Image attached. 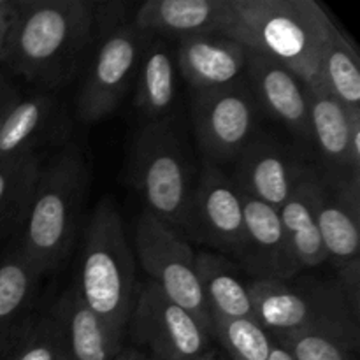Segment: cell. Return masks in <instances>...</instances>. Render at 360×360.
Wrapping results in <instances>:
<instances>
[{
  "mask_svg": "<svg viewBox=\"0 0 360 360\" xmlns=\"http://www.w3.org/2000/svg\"><path fill=\"white\" fill-rule=\"evenodd\" d=\"M97 35L94 2L18 0V20L6 63L39 90H58L86 60Z\"/></svg>",
  "mask_w": 360,
  "mask_h": 360,
  "instance_id": "cell-1",
  "label": "cell"
},
{
  "mask_svg": "<svg viewBox=\"0 0 360 360\" xmlns=\"http://www.w3.org/2000/svg\"><path fill=\"white\" fill-rule=\"evenodd\" d=\"M334 30L315 0H227L220 34L278 60L306 86L320 81V56Z\"/></svg>",
  "mask_w": 360,
  "mask_h": 360,
  "instance_id": "cell-2",
  "label": "cell"
},
{
  "mask_svg": "<svg viewBox=\"0 0 360 360\" xmlns=\"http://www.w3.org/2000/svg\"><path fill=\"white\" fill-rule=\"evenodd\" d=\"M88 165L76 144H67L42 165L20 231L21 252L42 276L58 269L76 241L88 192Z\"/></svg>",
  "mask_w": 360,
  "mask_h": 360,
  "instance_id": "cell-3",
  "label": "cell"
},
{
  "mask_svg": "<svg viewBox=\"0 0 360 360\" xmlns=\"http://www.w3.org/2000/svg\"><path fill=\"white\" fill-rule=\"evenodd\" d=\"M74 288L109 333L123 341L134 306V257L111 197L98 200L88 218Z\"/></svg>",
  "mask_w": 360,
  "mask_h": 360,
  "instance_id": "cell-4",
  "label": "cell"
},
{
  "mask_svg": "<svg viewBox=\"0 0 360 360\" xmlns=\"http://www.w3.org/2000/svg\"><path fill=\"white\" fill-rule=\"evenodd\" d=\"M130 174L146 213L181 231L195 183L174 120L148 122L141 129L132 144Z\"/></svg>",
  "mask_w": 360,
  "mask_h": 360,
  "instance_id": "cell-5",
  "label": "cell"
},
{
  "mask_svg": "<svg viewBox=\"0 0 360 360\" xmlns=\"http://www.w3.org/2000/svg\"><path fill=\"white\" fill-rule=\"evenodd\" d=\"M250 297L255 320L274 340L304 330L359 338V320L336 280H250Z\"/></svg>",
  "mask_w": 360,
  "mask_h": 360,
  "instance_id": "cell-6",
  "label": "cell"
},
{
  "mask_svg": "<svg viewBox=\"0 0 360 360\" xmlns=\"http://www.w3.org/2000/svg\"><path fill=\"white\" fill-rule=\"evenodd\" d=\"M101 41L76 94V115L86 123L108 118L136 77L150 35L134 21H118L98 30Z\"/></svg>",
  "mask_w": 360,
  "mask_h": 360,
  "instance_id": "cell-7",
  "label": "cell"
},
{
  "mask_svg": "<svg viewBox=\"0 0 360 360\" xmlns=\"http://www.w3.org/2000/svg\"><path fill=\"white\" fill-rule=\"evenodd\" d=\"M136 252L144 271L150 274V281L213 334L197 280L195 252L185 238L171 225L144 211L136 224Z\"/></svg>",
  "mask_w": 360,
  "mask_h": 360,
  "instance_id": "cell-8",
  "label": "cell"
},
{
  "mask_svg": "<svg viewBox=\"0 0 360 360\" xmlns=\"http://www.w3.org/2000/svg\"><path fill=\"white\" fill-rule=\"evenodd\" d=\"M134 341L151 360H200L211 350L213 334L186 309L172 302L153 281L144 283L129 319Z\"/></svg>",
  "mask_w": 360,
  "mask_h": 360,
  "instance_id": "cell-9",
  "label": "cell"
},
{
  "mask_svg": "<svg viewBox=\"0 0 360 360\" xmlns=\"http://www.w3.org/2000/svg\"><path fill=\"white\" fill-rule=\"evenodd\" d=\"M257 101L246 79L200 91L193 102V130L204 160L234 162L255 137Z\"/></svg>",
  "mask_w": 360,
  "mask_h": 360,
  "instance_id": "cell-10",
  "label": "cell"
},
{
  "mask_svg": "<svg viewBox=\"0 0 360 360\" xmlns=\"http://www.w3.org/2000/svg\"><path fill=\"white\" fill-rule=\"evenodd\" d=\"M181 231L221 255L239 259L245 232L241 192L218 164L204 160Z\"/></svg>",
  "mask_w": 360,
  "mask_h": 360,
  "instance_id": "cell-11",
  "label": "cell"
},
{
  "mask_svg": "<svg viewBox=\"0 0 360 360\" xmlns=\"http://www.w3.org/2000/svg\"><path fill=\"white\" fill-rule=\"evenodd\" d=\"M294 150L269 136H255L234 160L231 179L252 199L280 210L308 169Z\"/></svg>",
  "mask_w": 360,
  "mask_h": 360,
  "instance_id": "cell-12",
  "label": "cell"
},
{
  "mask_svg": "<svg viewBox=\"0 0 360 360\" xmlns=\"http://www.w3.org/2000/svg\"><path fill=\"white\" fill-rule=\"evenodd\" d=\"M245 232L238 266L252 280H294L301 271L278 210L241 193Z\"/></svg>",
  "mask_w": 360,
  "mask_h": 360,
  "instance_id": "cell-13",
  "label": "cell"
},
{
  "mask_svg": "<svg viewBox=\"0 0 360 360\" xmlns=\"http://www.w3.org/2000/svg\"><path fill=\"white\" fill-rule=\"evenodd\" d=\"M245 79L257 104L280 120L295 137L311 144L306 86L290 69L271 56L246 49Z\"/></svg>",
  "mask_w": 360,
  "mask_h": 360,
  "instance_id": "cell-14",
  "label": "cell"
},
{
  "mask_svg": "<svg viewBox=\"0 0 360 360\" xmlns=\"http://www.w3.org/2000/svg\"><path fill=\"white\" fill-rule=\"evenodd\" d=\"M309 105V129L311 144L316 148L319 165H315L320 178L330 183L348 181L354 174L350 158L352 118L355 112L345 109L322 84V81L306 84Z\"/></svg>",
  "mask_w": 360,
  "mask_h": 360,
  "instance_id": "cell-15",
  "label": "cell"
},
{
  "mask_svg": "<svg viewBox=\"0 0 360 360\" xmlns=\"http://www.w3.org/2000/svg\"><path fill=\"white\" fill-rule=\"evenodd\" d=\"M65 130V112L49 91L18 94L0 130V162L41 153L53 141L63 139Z\"/></svg>",
  "mask_w": 360,
  "mask_h": 360,
  "instance_id": "cell-16",
  "label": "cell"
},
{
  "mask_svg": "<svg viewBox=\"0 0 360 360\" xmlns=\"http://www.w3.org/2000/svg\"><path fill=\"white\" fill-rule=\"evenodd\" d=\"M56 334L58 360H115L123 352L101 319L70 287L49 309Z\"/></svg>",
  "mask_w": 360,
  "mask_h": 360,
  "instance_id": "cell-17",
  "label": "cell"
},
{
  "mask_svg": "<svg viewBox=\"0 0 360 360\" xmlns=\"http://www.w3.org/2000/svg\"><path fill=\"white\" fill-rule=\"evenodd\" d=\"M316 220L327 259L336 267L359 259L360 174L343 183H330L319 176Z\"/></svg>",
  "mask_w": 360,
  "mask_h": 360,
  "instance_id": "cell-18",
  "label": "cell"
},
{
  "mask_svg": "<svg viewBox=\"0 0 360 360\" xmlns=\"http://www.w3.org/2000/svg\"><path fill=\"white\" fill-rule=\"evenodd\" d=\"M178 42L179 72L195 94L245 79L246 48L239 42L221 34L193 35Z\"/></svg>",
  "mask_w": 360,
  "mask_h": 360,
  "instance_id": "cell-19",
  "label": "cell"
},
{
  "mask_svg": "<svg viewBox=\"0 0 360 360\" xmlns=\"http://www.w3.org/2000/svg\"><path fill=\"white\" fill-rule=\"evenodd\" d=\"M41 278L42 274L25 257L18 243L0 259V359L9 357L32 322L30 309Z\"/></svg>",
  "mask_w": 360,
  "mask_h": 360,
  "instance_id": "cell-20",
  "label": "cell"
},
{
  "mask_svg": "<svg viewBox=\"0 0 360 360\" xmlns=\"http://www.w3.org/2000/svg\"><path fill=\"white\" fill-rule=\"evenodd\" d=\"M227 0H148L137 9L134 23L150 37L181 39L220 34Z\"/></svg>",
  "mask_w": 360,
  "mask_h": 360,
  "instance_id": "cell-21",
  "label": "cell"
},
{
  "mask_svg": "<svg viewBox=\"0 0 360 360\" xmlns=\"http://www.w3.org/2000/svg\"><path fill=\"white\" fill-rule=\"evenodd\" d=\"M239 269L241 267L238 264L221 253H195L197 280L211 322L255 319L252 297H250V280H243Z\"/></svg>",
  "mask_w": 360,
  "mask_h": 360,
  "instance_id": "cell-22",
  "label": "cell"
},
{
  "mask_svg": "<svg viewBox=\"0 0 360 360\" xmlns=\"http://www.w3.org/2000/svg\"><path fill=\"white\" fill-rule=\"evenodd\" d=\"M316 202H319V172L315 165H308L294 192L278 210L292 253L301 269H311L327 260L326 248L320 238L319 220H316Z\"/></svg>",
  "mask_w": 360,
  "mask_h": 360,
  "instance_id": "cell-23",
  "label": "cell"
},
{
  "mask_svg": "<svg viewBox=\"0 0 360 360\" xmlns=\"http://www.w3.org/2000/svg\"><path fill=\"white\" fill-rule=\"evenodd\" d=\"M136 76V105L141 115L148 122L171 118L176 98V60L165 39H150Z\"/></svg>",
  "mask_w": 360,
  "mask_h": 360,
  "instance_id": "cell-24",
  "label": "cell"
},
{
  "mask_svg": "<svg viewBox=\"0 0 360 360\" xmlns=\"http://www.w3.org/2000/svg\"><path fill=\"white\" fill-rule=\"evenodd\" d=\"M42 165V153L0 162V241L20 234Z\"/></svg>",
  "mask_w": 360,
  "mask_h": 360,
  "instance_id": "cell-25",
  "label": "cell"
},
{
  "mask_svg": "<svg viewBox=\"0 0 360 360\" xmlns=\"http://www.w3.org/2000/svg\"><path fill=\"white\" fill-rule=\"evenodd\" d=\"M320 81L345 109L360 111V56L350 39L338 28L320 56Z\"/></svg>",
  "mask_w": 360,
  "mask_h": 360,
  "instance_id": "cell-26",
  "label": "cell"
},
{
  "mask_svg": "<svg viewBox=\"0 0 360 360\" xmlns=\"http://www.w3.org/2000/svg\"><path fill=\"white\" fill-rule=\"evenodd\" d=\"M213 336L229 360H267L274 340L255 319L213 320Z\"/></svg>",
  "mask_w": 360,
  "mask_h": 360,
  "instance_id": "cell-27",
  "label": "cell"
},
{
  "mask_svg": "<svg viewBox=\"0 0 360 360\" xmlns=\"http://www.w3.org/2000/svg\"><path fill=\"white\" fill-rule=\"evenodd\" d=\"M294 360H354L359 338L330 330H304L276 338Z\"/></svg>",
  "mask_w": 360,
  "mask_h": 360,
  "instance_id": "cell-28",
  "label": "cell"
},
{
  "mask_svg": "<svg viewBox=\"0 0 360 360\" xmlns=\"http://www.w3.org/2000/svg\"><path fill=\"white\" fill-rule=\"evenodd\" d=\"M13 360H58L56 334L49 313L32 319L11 352Z\"/></svg>",
  "mask_w": 360,
  "mask_h": 360,
  "instance_id": "cell-29",
  "label": "cell"
},
{
  "mask_svg": "<svg viewBox=\"0 0 360 360\" xmlns=\"http://www.w3.org/2000/svg\"><path fill=\"white\" fill-rule=\"evenodd\" d=\"M336 283L350 308L352 315L360 320V259H354L350 262L338 267Z\"/></svg>",
  "mask_w": 360,
  "mask_h": 360,
  "instance_id": "cell-30",
  "label": "cell"
},
{
  "mask_svg": "<svg viewBox=\"0 0 360 360\" xmlns=\"http://www.w3.org/2000/svg\"><path fill=\"white\" fill-rule=\"evenodd\" d=\"M18 20V0H4L0 4V62H6L13 46Z\"/></svg>",
  "mask_w": 360,
  "mask_h": 360,
  "instance_id": "cell-31",
  "label": "cell"
},
{
  "mask_svg": "<svg viewBox=\"0 0 360 360\" xmlns=\"http://www.w3.org/2000/svg\"><path fill=\"white\" fill-rule=\"evenodd\" d=\"M18 94H20V91L14 86H11V84L0 76V130H2L4 122H6L14 101L18 98Z\"/></svg>",
  "mask_w": 360,
  "mask_h": 360,
  "instance_id": "cell-32",
  "label": "cell"
},
{
  "mask_svg": "<svg viewBox=\"0 0 360 360\" xmlns=\"http://www.w3.org/2000/svg\"><path fill=\"white\" fill-rule=\"evenodd\" d=\"M267 360H294V359H292V355L288 354V352L285 350L283 347H280V345L274 341L273 348H271L269 359H267Z\"/></svg>",
  "mask_w": 360,
  "mask_h": 360,
  "instance_id": "cell-33",
  "label": "cell"
},
{
  "mask_svg": "<svg viewBox=\"0 0 360 360\" xmlns=\"http://www.w3.org/2000/svg\"><path fill=\"white\" fill-rule=\"evenodd\" d=\"M127 357L125 360H150L146 354H143V352L139 350H134V348H127Z\"/></svg>",
  "mask_w": 360,
  "mask_h": 360,
  "instance_id": "cell-34",
  "label": "cell"
},
{
  "mask_svg": "<svg viewBox=\"0 0 360 360\" xmlns=\"http://www.w3.org/2000/svg\"><path fill=\"white\" fill-rule=\"evenodd\" d=\"M151 360V359H150ZM200 360H229V359H224V357H218V354H217V350H213V348H211L210 352H207L206 355H204L202 359Z\"/></svg>",
  "mask_w": 360,
  "mask_h": 360,
  "instance_id": "cell-35",
  "label": "cell"
},
{
  "mask_svg": "<svg viewBox=\"0 0 360 360\" xmlns=\"http://www.w3.org/2000/svg\"><path fill=\"white\" fill-rule=\"evenodd\" d=\"M125 357H127V352H125V348H123V352H122V354H120L118 357H116L115 360H125Z\"/></svg>",
  "mask_w": 360,
  "mask_h": 360,
  "instance_id": "cell-36",
  "label": "cell"
},
{
  "mask_svg": "<svg viewBox=\"0 0 360 360\" xmlns=\"http://www.w3.org/2000/svg\"><path fill=\"white\" fill-rule=\"evenodd\" d=\"M4 2V0H0V4H2Z\"/></svg>",
  "mask_w": 360,
  "mask_h": 360,
  "instance_id": "cell-37",
  "label": "cell"
}]
</instances>
